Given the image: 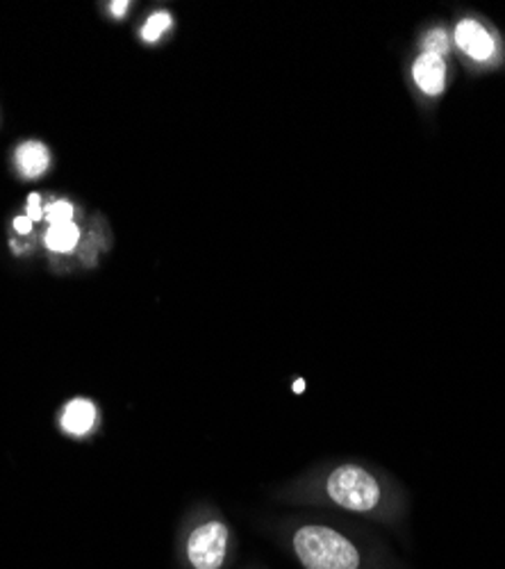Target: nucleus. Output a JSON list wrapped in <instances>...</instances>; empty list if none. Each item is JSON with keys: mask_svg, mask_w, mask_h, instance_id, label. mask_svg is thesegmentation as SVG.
<instances>
[{"mask_svg": "<svg viewBox=\"0 0 505 569\" xmlns=\"http://www.w3.org/2000/svg\"><path fill=\"white\" fill-rule=\"evenodd\" d=\"M80 230L73 223H62V226H51L49 232H46V247L58 253L73 251L78 244Z\"/></svg>", "mask_w": 505, "mask_h": 569, "instance_id": "nucleus-8", "label": "nucleus"}, {"mask_svg": "<svg viewBox=\"0 0 505 569\" xmlns=\"http://www.w3.org/2000/svg\"><path fill=\"white\" fill-rule=\"evenodd\" d=\"M14 228H17V232L28 234V232L32 230V221H30L28 217H17V219H14Z\"/></svg>", "mask_w": 505, "mask_h": 569, "instance_id": "nucleus-13", "label": "nucleus"}, {"mask_svg": "<svg viewBox=\"0 0 505 569\" xmlns=\"http://www.w3.org/2000/svg\"><path fill=\"white\" fill-rule=\"evenodd\" d=\"M46 219L51 221V226H62V223H73V208L67 201H58L46 212Z\"/></svg>", "mask_w": 505, "mask_h": 569, "instance_id": "nucleus-11", "label": "nucleus"}, {"mask_svg": "<svg viewBox=\"0 0 505 569\" xmlns=\"http://www.w3.org/2000/svg\"><path fill=\"white\" fill-rule=\"evenodd\" d=\"M169 28H171V14H169V12H155V14H151V19L147 21V26H144V30H142V37H144L149 43H153V41H158Z\"/></svg>", "mask_w": 505, "mask_h": 569, "instance_id": "nucleus-9", "label": "nucleus"}, {"mask_svg": "<svg viewBox=\"0 0 505 569\" xmlns=\"http://www.w3.org/2000/svg\"><path fill=\"white\" fill-rule=\"evenodd\" d=\"M453 41L474 62H492L498 53L496 37L474 19H465L455 26Z\"/></svg>", "mask_w": 505, "mask_h": 569, "instance_id": "nucleus-4", "label": "nucleus"}, {"mask_svg": "<svg viewBox=\"0 0 505 569\" xmlns=\"http://www.w3.org/2000/svg\"><path fill=\"white\" fill-rule=\"evenodd\" d=\"M426 53H435V56H444L448 51V34L442 28H435L426 34L424 39Z\"/></svg>", "mask_w": 505, "mask_h": 569, "instance_id": "nucleus-10", "label": "nucleus"}, {"mask_svg": "<svg viewBox=\"0 0 505 569\" xmlns=\"http://www.w3.org/2000/svg\"><path fill=\"white\" fill-rule=\"evenodd\" d=\"M173 558L178 569H233L238 533L221 512H196L178 531Z\"/></svg>", "mask_w": 505, "mask_h": 569, "instance_id": "nucleus-3", "label": "nucleus"}, {"mask_svg": "<svg viewBox=\"0 0 505 569\" xmlns=\"http://www.w3.org/2000/svg\"><path fill=\"white\" fill-rule=\"evenodd\" d=\"M412 78L428 97H440L446 84V62L442 56L424 53L412 64Z\"/></svg>", "mask_w": 505, "mask_h": 569, "instance_id": "nucleus-6", "label": "nucleus"}, {"mask_svg": "<svg viewBox=\"0 0 505 569\" xmlns=\"http://www.w3.org/2000/svg\"><path fill=\"white\" fill-rule=\"evenodd\" d=\"M51 164L49 149H46L41 141H23L17 149V167L26 178H39Z\"/></svg>", "mask_w": 505, "mask_h": 569, "instance_id": "nucleus-7", "label": "nucleus"}, {"mask_svg": "<svg viewBox=\"0 0 505 569\" xmlns=\"http://www.w3.org/2000/svg\"><path fill=\"white\" fill-rule=\"evenodd\" d=\"M312 501L329 503L342 512L378 521L394 531L405 519L403 499L390 488L378 471L362 462H340L331 467L316 483Z\"/></svg>", "mask_w": 505, "mask_h": 569, "instance_id": "nucleus-2", "label": "nucleus"}, {"mask_svg": "<svg viewBox=\"0 0 505 569\" xmlns=\"http://www.w3.org/2000/svg\"><path fill=\"white\" fill-rule=\"evenodd\" d=\"M303 388H305V381H296V383H294V392H296V395H301Z\"/></svg>", "mask_w": 505, "mask_h": 569, "instance_id": "nucleus-15", "label": "nucleus"}, {"mask_svg": "<svg viewBox=\"0 0 505 569\" xmlns=\"http://www.w3.org/2000/svg\"><path fill=\"white\" fill-rule=\"evenodd\" d=\"M273 536L301 569H412L381 538L331 519H287Z\"/></svg>", "mask_w": 505, "mask_h": 569, "instance_id": "nucleus-1", "label": "nucleus"}, {"mask_svg": "<svg viewBox=\"0 0 505 569\" xmlns=\"http://www.w3.org/2000/svg\"><path fill=\"white\" fill-rule=\"evenodd\" d=\"M41 217H43V212H41V201H39L37 194H30V197H28V219H30V221H39Z\"/></svg>", "mask_w": 505, "mask_h": 569, "instance_id": "nucleus-12", "label": "nucleus"}, {"mask_svg": "<svg viewBox=\"0 0 505 569\" xmlns=\"http://www.w3.org/2000/svg\"><path fill=\"white\" fill-rule=\"evenodd\" d=\"M244 569H264V567H260V565H251V567H244Z\"/></svg>", "mask_w": 505, "mask_h": 569, "instance_id": "nucleus-16", "label": "nucleus"}, {"mask_svg": "<svg viewBox=\"0 0 505 569\" xmlns=\"http://www.w3.org/2000/svg\"><path fill=\"white\" fill-rule=\"evenodd\" d=\"M97 421H99L97 403L82 397L71 399L60 412V429L69 438H87L97 429Z\"/></svg>", "mask_w": 505, "mask_h": 569, "instance_id": "nucleus-5", "label": "nucleus"}, {"mask_svg": "<svg viewBox=\"0 0 505 569\" xmlns=\"http://www.w3.org/2000/svg\"><path fill=\"white\" fill-rule=\"evenodd\" d=\"M128 8H130V3H121V0H119V3H112V14L114 17H123Z\"/></svg>", "mask_w": 505, "mask_h": 569, "instance_id": "nucleus-14", "label": "nucleus"}]
</instances>
